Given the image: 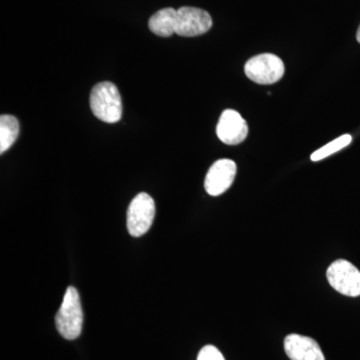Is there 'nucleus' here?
<instances>
[{
    "mask_svg": "<svg viewBox=\"0 0 360 360\" xmlns=\"http://www.w3.org/2000/svg\"><path fill=\"white\" fill-rule=\"evenodd\" d=\"M284 350L291 360H326L319 343L309 336H286Z\"/></svg>",
    "mask_w": 360,
    "mask_h": 360,
    "instance_id": "9",
    "label": "nucleus"
},
{
    "mask_svg": "<svg viewBox=\"0 0 360 360\" xmlns=\"http://www.w3.org/2000/svg\"><path fill=\"white\" fill-rule=\"evenodd\" d=\"M236 162L231 160L215 161L208 170L205 180L206 193L212 196H219L224 193L233 184L236 179Z\"/></svg>",
    "mask_w": 360,
    "mask_h": 360,
    "instance_id": "7",
    "label": "nucleus"
},
{
    "mask_svg": "<svg viewBox=\"0 0 360 360\" xmlns=\"http://www.w3.org/2000/svg\"><path fill=\"white\" fill-rule=\"evenodd\" d=\"M356 39H357V41H359V44H360V25H359V30H357Z\"/></svg>",
    "mask_w": 360,
    "mask_h": 360,
    "instance_id": "14",
    "label": "nucleus"
},
{
    "mask_svg": "<svg viewBox=\"0 0 360 360\" xmlns=\"http://www.w3.org/2000/svg\"><path fill=\"white\" fill-rule=\"evenodd\" d=\"M352 135H341L340 137L335 139V141L329 142V143L324 146L323 148L317 149L316 151H314L311 155V160L319 161L324 160V158H328V156L333 155V153H338V151L341 150V149L347 148V146H349V144L352 143Z\"/></svg>",
    "mask_w": 360,
    "mask_h": 360,
    "instance_id": "12",
    "label": "nucleus"
},
{
    "mask_svg": "<svg viewBox=\"0 0 360 360\" xmlns=\"http://www.w3.org/2000/svg\"><path fill=\"white\" fill-rule=\"evenodd\" d=\"M246 77L258 84H274L283 78L285 68L283 61L271 53L259 54L245 63Z\"/></svg>",
    "mask_w": 360,
    "mask_h": 360,
    "instance_id": "3",
    "label": "nucleus"
},
{
    "mask_svg": "<svg viewBox=\"0 0 360 360\" xmlns=\"http://www.w3.org/2000/svg\"><path fill=\"white\" fill-rule=\"evenodd\" d=\"M20 134V122L13 115L0 116V153H4L13 146Z\"/></svg>",
    "mask_w": 360,
    "mask_h": 360,
    "instance_id": "11",
    "label": "nucleus"
},
{
    "mask_svg": "<svg viewBox=\"0 0 360 360\" xmlns=\"http://www.w3.org/2000/svg\"><path fill=\"white\" fill-rule=\"evenodd\" d=\"M90 108L101 122H120L122 116V101L116 85L110 82L96 84L90 94Z\"/></svg>",
    "mask_w": 360,
    "mask_h": 360,
    "instance_id": "2",
    "label": "nucleus"
},
{
    "mask_svg": "<svg viewBox=\"0 0 360 360\" xmlns=\"http://www.w3.org/2000/svg\"><path fill=\"white\" fill-rule=\"evenodd\" d=\"M177 11L172 7L161 9L151 16L148 21L149 30L161 37H169L175 33Z\"/></svg>",
    "mask_w": 360,
    "mask_h": 360,
    "instance_id": "10",
    "label": "nucleus"
},
{
    "mask_svg": "<svg viewBox=\"0 0 360 360\" xmlns=\"http://www.w3.org/2000/svg\"><path fill=\"white\" fill-rule=\"evenodd\" d=\"M198 360H225L224 355L213 345H206L198 354Z\"/></svg>",
    "mask_w": 360,
    "mask_h": 360,
    "instance_id": "13",
    "label": "nucleus"
},
{
    "mask_svg": "<svg viewBox=\"0 0 360 360\" xmlns=\"http://www.w3.org/2000/svg\"><path fill=\"white\" fill-rule=\"evenodd\" d=\"M212 26V16L203 9L191 6L177 9L175 33L180 37H198L207 32Z\"/></svg>",
    "mask_w": 360,
    "mask_h": 360,
    "instance_id": "6",
    "label": "nucleus"
},
{
    "mask_svg": "<svg viewBox=\"0 0 360 360\" xmlns=\"http://www.w3.org/2000/svg\"><path fill=\"white\" fill-rule=\"evenodd\" d=\"M155 217V203L149 194H137L127 210V229L130 236L139 238L150 229Z\"/></svg>",
    "mask_w": 360,
    "mask_h": 360,
    "instance_id": "4",
    "label": "nucleus"
},
{
    "mask_svg": "<svg viewBox=\"0 0 360 360\" xmlns=\"http://www.w3.org/2000/svg\"><path fill=\"white\" fill-rule=\"evenodd\" d=\"M326 276L331 288L341 295L350 297L360 296V271L352 262L336 260L328 267Z\"/></svg>",
    "mask_w": 360,
    "mask_h": 360,
    "instance_id": "5",
    "label": "nucleus"
},
{
    "mask_svg": "<svg viewBox=\"0 0 360 360\" xmlns=\"http://www.w3.org/2000/svg\"><path fill=\"white\" fill-rule=\"evenodd\" d=\"M56 326L59 335L68 340H75L82 335L84 311L77 288L70 286L56 316Z\"/></svg>",
    "mask_w": 360,
    "mask_h": 360,
    "instance_id": "1",
    "label": "nucleus"
},
{
    "mask_svg": "<svg viewBox=\"0 0 360 360\" xmlns=\"http://www.w3.org/2000/svg\"><path fill=\"white\" fill-rule=\"evenodd\" d=\"M217 134L224 143L229 146H238L245 141L248 137V123L238 111L224 110L217 123Z\"/></svg>",
    "mask_w": 360,
    "mask_h": 360,
    "instance_id": "8",
    "label": "nucleus"
}]
</instances>
